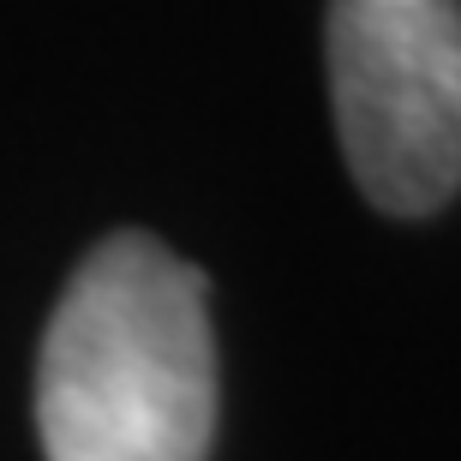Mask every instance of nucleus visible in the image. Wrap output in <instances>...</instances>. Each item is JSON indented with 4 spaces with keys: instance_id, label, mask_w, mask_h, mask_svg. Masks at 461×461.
Masks as SVG:
<instances>
[{
    "instance_id": "f257e3e1",
    "label": "nucleus",
    "mask_w": 461,
    "mask_h": 461,
    "mask_svg": "<svg viewBox=\"0 0 461 461\" xmlns=\"http://www.w3.org/2000/svg\"><path fill=\"white\" fill-rule=\"evenodd\" d=\"M49 461H204L216 342L204 276L150 234H108L72 270L36 359Z\"/></svg>"
},
{
    "instance_id": "f03ea898",
    "label": "nucleus",
    "mask_w": 461,
    "mask_h": 461,
    "mask_svg": "<svg viewBox=\"0 0 461 461\" xmlns=\"http://www.w3.org/2000/svg\"><path fill=\"white\" fill-rule=\"evenodd\" d=\"M330 103L348 174L390 216L461 192V0H330Z\"/></svg>"
}]
</instances>
